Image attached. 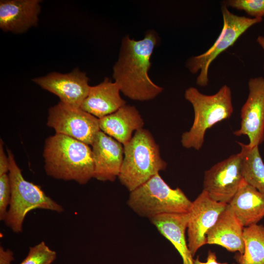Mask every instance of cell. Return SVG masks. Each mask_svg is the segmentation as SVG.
I'll return each mask as SVG.
<instances>
[{"mask_svg": "<svg viewBox=\"0 0 264 264\" xmlns=\"http://www.w3.org/2000/svg\"><path fill=\"white\" fill-rule=\"evenodd\" d=\"M158 41L157 35L153 30L147 31L141 40H135L127 35L122 40L112 76L121 92L132 100H150L163 90L149 75L151 57Z\"/></svg>", "mask_w": 264, "mask_h": 264, "instance_id": "cell-1", "label": "cell"}, {"mask_svg": "<svg viewBox=\"0 0 264 264\" xmlns=\"http://www.w3.org/2000/svg\"><path fill=\"white\" fill-rule=\"evenodd\" d=\"M43 156L46 174L54 178L83 185L93 178L91 148L82 141L55 133L45 140Z\"/></svg>", "mask_w": 264, "mask_h": 264, "instance_id": "cell-2", "label": "cell"}, {"mask_svg": "<svg viewBox=\"0 0 264 264\" xmlns=\"http://www.w3.org/2000/svg\"><path fill=\"white\" fill-rule=\"evenodd\" d=\"M123 146L124 158L118 178L130 192L166 169L167 164L161 158L159 147L148 130L136 131Z\"/></svg>", "mask_w": 264, "mask_h": 264, "instance_id": "cell-3", "label": "cell"}, {"mask_svg": "<svg viewBox=\"0 0 264 264\" xmlns=\"http://www.w3.org/2000/svg\"><path fill=\"white\" fill-rule=\"evenodd\" d=\"M184 97L193 106L194 119L190 129L182 133L181 143L186 149L199 150L207 130L231 117L233 112L231 90L224 85L217 93L209 95L190 87L185 90Z\"/></svg>", "mask_w": 264, "mask_h": 264, "instance_id": "cell-4", "label": "cell"}, {"mask_svg": "<svg viewBox=\"0 0 264 264\" xmlns=\"http://www.w3.org/2000/svg\"><path fill=\"white\" fill-rule=\"evenodd\" d=\"M7 151L11 198L4 222L13 232L19 233L22 231L27 214L31 210L42 209L61 213L64 208L47 196L40 186L24 179L13 153L9 149Z\"/></svg>", "mask_w": 264, "mask_h": 264, "instance_id": "cell-5", "label": "cell"}, {"mask_svg": "<svg viewBox=\"0 0 264 264\" xmlns=\"http://www.w3.org/2000/svg\"><path fill=\"white\" fill-rule=\"evenodd\" d=\"M127 204L139 216L150 219L163 214L188 213L192 201L179 188H171L158 173L131 192Z\"/></svg>", "mask_w": 264, "mask_h": 264, "instance_id": "cell-6", "label": "cell"}, {"mask_svg": "<svg viewBox=\"0 0 264 264\" xmlns=\"http://www.w3.org/2000/svg\"><path fill=\"white\" fill-rule=\"evenodd\" d=\"M221 11L223 27L215 43L206 51L191 57L186 62V66L191 73L196 74L199 71L196 83L200 87L208 85L209 68L216 58L233 45L250 27L263 20L262 18L238 16L230 12L224 5L221 6Z\"/></svg>", "mask_w": 264, "mask_h": 264, "instance_id": "cell-7", "label": "cell"}, {"mask_svg": "<svg viewBox=\"0 0 264 264\" xmlns=\"http://www.w3.org/2000/svg\"><path fill=\"white\" fill-rule=\"evenodd\" d=\"M46 124L56 133L90 146L101 131L98 118L81 108L71 107L61 102L49 109Z\"/></svg>", "mask_w": 264, "mask_h": 264, "instance_id": "cell-8", "label": "cell"}, {"mask_svg": "<svg viewBox=\"0 0 264 264\" xmlns=\"http://www.w3.org/2000/svg\"><path fill=\"white\" fill-rule=\"evenodd\" d=\"M243 179L242 160L240 152L205 171L202 190L215 201L228 204Z\"/></svg>", "mask_w": 264, "mask_h": 264, "instance_id": "cell-9", "label": "cell"}, {"mask_svg": "<svg viewBox=\"0 0 264 264\" xmlns=\"http://www.w3.org/2000/svg\"><path fill=\"white\" fill-rule=\"evenodd\" d=\"M227 204L212 199L203 191L192 201L188 221L187 244L194 257L197 251L206 244V234L214 225Z\"/></svg>", "mask_w": 264, "mask_h": 264, "instance_id": "cell-10", "label": "cell"}, {"mask_svg": "<svg viewBox=\"0 0 264 264\" xmlns=\"http://www.w3.org/2000/svg\"><path fill=\"white\" fill-rule=\"evenodd\" d=\"M248 86V97L241 110V126L234 134L247 136V145L252 148L264 141V78H252Z\"/></svg>", "mask_w": 264, "mask_h": 264, "instance_id": "cell-11", "label": "cell"}, {"mask_svg": "<svg viewBox=\"0 0 264 264\" xmlns=\"http://www.w3.org/2000/svg\"><path fill=\"white\" fill-rule=\"evenodd\" d=\"M33 81L57 95L60 102L75 108L81 107L91 87L86 73L77 68L65 74L51 72L34 78Z\"/></svg>", "mask_w": 264, "mask_h": 264, "instance_id": "cell-12", "label": "cell"}, {"mask_svg": "<svg viewBox=\"0 0 264 264\" xmlns=\"http://www.w3.org/2000/svg\"><path fill=\"white\" fill-rule=\"evenodd\" d=\"M91 146L94 166L93 178L102 181H114L118 178L123 160L122 144L100 131Z\"/></svg>", "mask_w": 264, "mask_h": 264, "instance_id": "cell-13", "label": "cell"}, {"mask_svg": "<svg viewBox=\"0 0 264 264\" xmlns=\"http://www.w3.org/2000/svg\"><path fill=\"white\" fill-rule=\"evenodd\" d=\"M40 2L39 0H0V29L5 32L20 34L37 25Z\"/></svg>", "mask_w": 264, "mask_h": 264, "instance_id": "cell-14", "label": "cell"}, {"mask_svg": "<svg viewBox=\"0 0 264 264\" xmlns=\"http://www.w3.org/2000/svg\"><path fill=\"white\" fill-rule=\"evenodd\" d=\"M244 228L227 204L207 233L206 244L219 245L230 252L242 254L245 249Z\"/></svg>", "mask_w": 264, "mask_h": 264, "instance_id": "cell-15", "label": "cell"}, {"mask_svg": "<svg viewBox=\"0 0 264 264\" xmlns=\"http://www.w3.org/2000/svg\"><path fill=\"white\" fill-rule=\"evenodd\" d=\"M120 92L116 83L105 78L102 82L90 87L80 108L98 119L102 118L126 105Z\"/></svg>", "mask_w": 264, "mask_h": 264, "instance_id": "cell-16", "label": "cell"}, {"mask_svg": "<svg viewBox=\"0 0 264 264\" xmlns=\"http://www.w3.org/2000/svg\"><path fill=\"white\" fill-rule=\"evenodd\" d=\"M99 120L100 130L123 146L130 141L133 132L143 128L144 125L136 107L126 104Z\"/></svg>", "mask_w": 264, "mask_h": 264, "instance_id": "cell-17", "label": "cell"}, {"mask_svg": "<svg viewBox=\"0 0 264 264\" xmlns=\"http://www.w3.org/2000/svg\"><path fill=\"white\" fill-rule=\"evenodd\" d=\"M228 204L244 227L258 224L264 218V194L244 179Z\"/></svg>", "mask_w": 264, "mask_h": 264, "instance_id": "cell-18", "label": "cell"}, {"mask_svg": "<svg viewBox=\"0 0 264 264\" xmlns=\"http://www.w3.org/2000/svg\"><path fill=\"white\" fill-rule=\"evenodd\" d=\"M149 220L160 233L174 245L180 255L183 264H194V259L185 237L189 213L163 214Z\"/></svg>", "mask_w": 264, "mask_h": 264, "instance_id": "cell-19", "label": "cell"}, {"mask_svg": "<svg viewBox=\"0 0 264 264\" xmlns=\"http://www.w3.org/2000/svg\"><path fill=\"white\" fill-rule=\"evenodd\" d=\"M241 148L242 175L244 181L264 194V163L259 146L250 147L247 144L238 142Z\"/></svg>", "mask_w": 264, "mask_h": 264, "instance_id": "cell-20", "label": "cell"}, {"mask_svg": "<svg viewBox=\"0 0 264 264\" xmlns=\"http://www.w3.org/2000/svg\"><path fill=\"white\" fill-rule=\"evenodd\" d=\"M243 237L244 252L235 257L238 264H264V226L256 224L244 227Z\"/></svg>", "mask_w": 264, "mask_h": 264, "instance_id": "cell-21", "label": "cell"}, {"mask_svg": "<svg viewBox=\"0 0 264 264\" xmlns=\"http://www.w3.org/2000/svg\"><path fill=\"white\" fill-rule=\"evenodd\" d=\"M56 257V252L41 242L29 247L27 256L19 264H51Z\"/></svg>", "mask_w": 264, "mask_h": 264, "instance_id": "cell-22", "label": "cell"}, {"mask_svg": "<svg viewBox=\"0 0 264 264\" xmlns=\"http://www.w3.org/2000/svg\"><path fill=\"white\" fill-rule=\"evenodd\" d=\"M222 3L227 7L243 11L255 18L264 17V0H227Z\"/></svg>", "mask_w": 264, "mask_h": 264, "instance_id": "cell-23", "label": "cell"}, {"mask_svg": "<svg viewBox=\"0 0 264 264\" xmlns=\"http://www.w3.org/2000/svg\"><path fill=\"white\" fill-rule=\"evenodd\" d=\"M11 198V187L8 174L0 176V220L4 221Z\"/></svg>", "mask_w": 264, "mask_h": 264, "instance_id": "cell-24", "label": "cell"}, {"mask_svg": "<svg viewBox=\"0 0 264 264\" xmlns=\"http://www.w3.org/2000/svg\"><path fill=\"white\" fill-rule=\"evenodd\" d=\"M3 142L0 139V176L7 174L9 172V162L8 155L7 156L3 150Z\"/></svg>", "mask_w": 264, "mask_h": 264, "instance_id": "cell-25", "label": "cell"}, {"mask_svg": "<svg viewBox=\"0 0 264 264\" xmlns=\"http://www.w3.org/2000/svg\"><path fill=\"white\" fill-rule=\"evenodd\" d=\"M14 260V253L9 249L0 246V264H11Z\"/></svg>", "mask_w": 264, "mask_h": 264, "instance_id": "cell-26", "label": "cell"}, {"mask_svg": "<svg viewBox=\"0 0 264 264\" xmlns=\"http://www.w3.org/2000/svg\"><path fill=\"white\" fill-rule=\"evenodd\" d=\"M194 264H229L227 263H220L217 261L216 253L209 250L208 252L206 261L201 262L198 257L194 260Z\"/></svg>", "mask_w": 264, "mask_h": 264, "instance_id": "cell-27", "label": "cell"}, {"mask_svg": "<svg viewBox=\"0 0 264 264\" xmlns=\"http://www.w3.org/2000/svg\"><path fill=\"white\" fill-rule=\"evenodd\" d=\"M257 42L264 50V37L262 36H259L257 37Z\"/></svg>", "mask_w": 264, "mask_h": 264, "instance_id": "cell-28", "label": "cell"}]
</instances>
